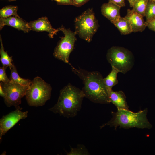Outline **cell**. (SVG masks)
<instances>
[{
  "label": "cell",
  "mask_w": 155,
  "mask_h": 155,
  "mask_svg": "<svg viewBox=\"0 0 155 155\" xmlns=\"http://www.w3.org/2000/svg\"><path fill=\"white\" fill-rule=\"evenodd\" d=\"M10 69L11 73L9 78L10 81L24 86L29 87L30 85L32 80L21 77L18 75L16 67L14 65Z\"/></svg>",
  "instance_id": "e0dca14e"
},
{
  "label": "cell",
  "mask_w": 155,
  "mask_h": 155,
  "mask_svg": "<svg viewBox=\"0 0 155 155\" xmlns=\"http://www.w3.org/2000/svg\"><path fill=\"white\" fill-rule=\"evenodd\" d=\"M143 17L132 10L128 9L124 17L130 22L133 32H143L147 27V23L144 20Z\"/></svg>",
  "instance_id": "7c38bea8"
},
{
  "label": "cell",
  "mask_w": 155,
  "mask_h": 155,
  "mask_svg": "<svg viewBox=\"0 0 155 155\" xmlns=\"http://www.w3.org/2000/svg\"><path fill=\"white\" fill-rule=\"evenodd\" d=\"M0 41L1 48L0 49V61L3 66L9 67L11 69L14 65L12 63L13 61L12 56H9L7 52L5 51L3 45L2 38L0 35Z\"/></svg>",
  "instance_id": "ac0fdd59"
},
{
  "label": "cell",
  "mask_w": 155,
  "mask_h": 155,
  "mask_svg": "<svg viewBox=\"0 0 155 155\" xmlns=\"http://www.w3.org/2000/svg\"><path fill=\"white\" fill-rule=\"evenodd\" d=\"M106 58L112 67L124 74L131 69L134 64L132 53L127 49L122 47H111L108 50Z\"/></svg>",
  "instance_id": "8992f818"
},
{
  "label": "cell",
  "mask_w": 155,
  "mask_h": 155,
  "mask_svg": "<svg viewBox=\"0 0 155 155\" xmlns=\"http://www.w3.org/2000/svg\"><path fill=\"white\" fill-rule=\"evenodd\" d=\"M147 108L136 113L129 110L117 109L116 112H111L112 118L101 126V128L107 125L114 127L115 129L118 126L126 129L133 127L150 129L152 126L147 119Z\"/></svg>",
  "instance_id": "3957f363"
},
{
  "label": "cell",
  "mask_w": 155,
  "mask_h": 155,
  "mask_svg": "<svg viewBox=\"0 0 155 155\" xmlns=\"http://www.w3.org/2000/svg\"><path fill=\"white\" fill-rule=\"evenodd\" d=\"M85 95L82 90L70 83L60 91L57 103L49 110L67 118L77 115Z\"/></svg>",
  "instance_id": "7a4b0ae2"
},
{
  "label": "cell",
  "mask_w": 155,
  "mask_h": 155,
  "mask_svg": "<svg viewBox=\"0 0 155 155\" xmlns=\"http://www.w3.org/2000/svg\"><path fill=\"white\" fill-rule=\"evenodd\" d=\"M137 0H128L129 3L130 7H133L134 4Z\"/></svg>",
  "instance_id": "83f0119b"
},
{
  "label": "cell",
  "mask_w": 155,
  "mask_h": 155,
  "mask_svg": "<svg viewBox=\"0 0 155 155\" xmlns=\"http://www.w3.org/2000/svg\"><path fill=\"white\" fill-rule=\"evenodd\" d=\"M18 9L17 6H5L0 10V18H5L12 16L19 17L17 13Z\"/></svg>",
  "instance_id": "d6986e66"
},
{
  "label": "cell",
  "mask_w": 155,
  "mask_h": 155,
  "mask_svg": "<svg viewBox=\"0 0 155 155\" xmlns=\"http://www.w3.org/2000/svg\"><path fill=\"white\" fill-rule=\"evenodd\" d=\"M75 23L76 34L88 42L92 40L99 27L92 8H88L76 18Z\"/></svg>",
  "instance_id": "5b68a950"
},
{
  "label": "cell",
  "mask_w": 155,
  "mask_h": 155,
  "mask_svg": "<svg viewBox=\"0 0 155 155\" xmlns=\"http://www.w3.org/2000/svg\"><path fill=\"white\" fill-rule=\"evenodd\" d=\"M146 22L147 23V27L149 29L155 32V18L150 21Z\"/></svg>",
  "instance_id": "484cf974"
},
{
  "label": "cell",
  "mask_w": 155,
  "mask_h": 155,
  "mask_svg": "<svg viewBox=\"0 0 155 155\" xmlns=\"http://www.w3.org/2000/svg\"><path fill=\"white\" fill-rule=\"evenodd\" d=\"M19 106L16 109L3 116L0 119V140L2 136L20 120L26 118L28 111H22Z\"/></svg>",
  "instance_id": "9c48e42d"
},
{
  "label": "cell",
  "mask_w": 155,
  "mask_h": 155,
  "mask_svg": "<svg viewBox=\"0 0 155 155\" xmlns=\"http://www.w3.org/2000/svg\"><path fill=\"white\" fill-rule=\"evenodd\" d=\"M0 85L5 94L3 99L6 106H13L16 108L21 104V99L25 96L29 87L11 81L6 82H1Z\"/></svg>",
  "instance_id": "ba28073f"
},
{
  "label": "cell",
  "mask_w": 155,
  "mask_h": 155,
  "mask_svg": "<svg viewBox=\"0 0 155 155\" xmlns=\"http://www.w3.org/2000/svg\"><path fill=\"white\" fill-rule=\"evenodd\" d=\"M56 2L57 3L61 5H74L73 0H52Z\"/></svg>",
  "instance_id": "cb8c5ba5"
},
{
  "label": "cell",
  "mask_w": 155,
  "mask_h": 155,
  "mask_svg": "<svg viewBox=\"0 0 155 155\" xmlns=\"http://www.w3.org/2000/svg\"><path fill=\"white\" fill-rule=\"evenodd\" d=\"M7 0L9 1H16V0Z\"/></svg>",
  "instance_id": "f546056e"
},
{
  "label": "cell",
  "mask_w": 155,
  "mask_h": 155,
  "mask_svg": "<svg viewBox=\"0 0 155 155\" xmlns=\"http://www.w3.org/2000/svg\"><path fill=\"white\" fill-rule=\"evenodd\" d=\"M148 0H138L132 9L134 11L145 17V12Z\"/></svg>",
  "instance_id": "44dd1931"
},
{
  "label": "cell",
  "mask_w": 155,
  "mask_h": 155,
  "mask_svg": "<svg viewBox=\"0 0 155 155\" xmlns=\"http://www.w3.org/2000/svg\"><path fill=\"white\" fill-rule=\"evenodd\" d=\"M58 29L62 32L64 36L61 38L54 49L53 55L55 58L69 64L70 54L73 50L77 40L76 34L75 32H73L63 26Z\"/></svg>",
  "instance_id": "52a82bcc"
},
{
  "label": "cell",
  "mask_w": 155,
  "mask_h": 155,
  "mask_svg": "<svg viewBox=\"0 0 155 155\" xmlns=\"http://www.w3.org/2000/svg\"><path fill=\"white\" fill-rule=\"evenodd\" d=\"M8 67L2 66L0 67V81L1 82H6L10 81L6 74V70Z\"/></svg>",
  "instance_id": "603a6c76"
},
{
  "label": "cell",
  "mask_w": 155,
  "mask_h": 155,
  "mask_svg": "<svg viewBox=\"0 0 155 155\" xmlns=\"http://www.w3.org/2000/svg\"><path fill=\"white\" fill-rule=\"evenodd\" d=\"M145 17L147 22L155 18V0H148L145 10Z\"/></svg>",
  "instance_id": "ffe728a7"
},
{
  "label": "cell",
  "mask_w": 155,
  "mask_h": 155,
  "mask_svg": "<svg viewBox=\"0 0 155 155\" xmlns=\"http://www.w3.org/2000/svg\"><path fill=\"white\" fill-rule=\"evenodd\" d=\"M50 85L39 76L35 77L27 89L25 96L28 105L38 107L44 105L51 97Z\"/></svg>",
  "instance_id": "277c9868"
},
{
  "label": "cell",
  "mask_w": 155,
  "mask_h": 155,
  "mask_svg": "<svg viewBox=\"0 0 155 155\" xmlns=\"http://www.w3.org/2000/svg\"><path fill=\"white\" fill-rule=\"evenodd\" d=\"M113 24L122 34L127 35L133 32L130 22L124 17H121L118 20Z\"/></svg>",
  "instance_id": "9a60e30c"
},
{
  "label": "cell",
  "mask_w": 155,
  "mask_h": 155,
  "mask_svg": "<svg viewBox=\"0 0 155 155\" xmlns=\"http://www.w3.org/2000/svg\"><path fill=\"white\" fill-rule=\"evenodd\" d=\"M69 152H67V155H90L87 149L85 146L82 144H78L77 147L71 148Z\"/></svg>",
  "instance_id": "7402d4cb"
},
{
  "label": "cell",
  "mask_w": 155,
  "mask_h": 155,
  "mask_svg": "<svg viewBox=\"0 0 155 155\" xmlns=\"http://www.w3.org/2000/svg\"></svg>",
  "instance_id": "4dcf8cb0"
},
{
  "label": "cell",
  "mask_w": 155,
  "mask_h": 155,
  "mask_svg": "<svg viewBox=\"0 0 155 155\" xmlns=\"http://www.w3.org/2000/svg\"><path fill=\"white\" fill-rule=\"evenodd\" d=\"M121 8L113 3L108 2L103 4L101 6V13L113 24L118 20L121 17Z\"/></svg>",
  "instance_id": "4fadbf2b"
},
{
  "label": "cell",
  "mask_w": 155,
  "mask_h": 155,
  "mask_svg": "<svg viewBox=\"0 0 155 155\" xmlns=\"http://www.w3.org/2000/svg\"><path fill=\"white\" fill-rule=\"evenodd\" d=\"M108 2L113 3L121 7L125 6V0H108Z\"/></svg>",
  "instance_id": "d4e9b609"
},
{
  "label": "cell",
  "mask_w": 155,
  "mask_h": 155,
  "mask_svg": "<svg viewBox=\"0 0 155 155\" xmlns=\"http://www.w3.org/2000/svg\"><path fill=\"white\" fill-rule=\"evenodd\" d=\"M71 66L72 71L83 81L84 86L82 90L85 97L96 103H110L104 78L100 72L88 71L80 68L77 69Z\"/></svg>",
  "instance_id": "6da1fadb"
},
{
  "label": "cell",
  "mask_w": 155,
  "mask_h": 155,
  "mask_svg": "<svg viewBox=\"0 0 155 155\" xmlns=\"http://www.w3.org/2000/svg\"><path fill=\"white\" fill-rule=\"evenodd\" d=\"M0 96H1L3 98L5 96V93L3 90L2 87L0 85Z\"/></svg>",
  "instance_id": "f1b7e54d"
},
{
  "label": "cell",
  "mask_w": 155,
  "mask_h": 155,
  "mask_svg": "<svg viewBox=\"0 0 155 155\" xmlns=\"http://www.w3.org/2000/svg\"><path fill=\"white\" fill-rule=\"evenodd\" d=\"M5 25L13 27L25 33L31 30L28 22L20 17L12 16L5 18H0V30Z\"/></svg>",
  "instance_id": "8fae6325"
},
{
  "label": "cell",
  "mask_w": 155,
  "mask_h": 155,
  "mask_svg": "<svg viewBox=\"0 0 155 155\" xmlns=\"http://www.w3.org/2000/svg\"><path fill=\"white\" fill-rule=\"evenodd\" d=\"M108 93L110 102L113 104L117 109L129 110L126 97L122 91H114L111 90Z\"/></svg>",
  "instance_id": "5bb4252c"
},
{
  "label": "cell",
  "mask_w": 155,
  "mask_h": 155,
  "mask_svg": "<svg viewBox=\"0 0 155 155\" xmlns=\"http://www.w3.org/2000/svg\"><path fill=\"white\" fill-rule=\"evenodd\" d=\"M74 5L77 7H80L83 5L90 0H73Z\"/></svg>",
  "instance_id": "4316f807"
},
{
  "label": "cell",
  "mask_w": 155,
  "mask_h": 155,
  "mask_svg": "<svg viewBox=\"0 0 155 155\" xmlns=\"http://www.w3.org/2000/svg\"><path fill=\"white\" fill-rule=\"evenodd\" d=\"M31 30L37 32L46 31L48 32V36L51 38L60 31L58 28H53L46 17L40 18L37 20L28 22Z\"/></svg>",
  "instance_id": "30bf717a"
},
{
  "label": "cell",
  "mask_w": 155,
  "mask_h": 155,
  "mask_svg": "<svg viewBox=\"0 0 155 155\" xmlns=\"http://www.w3.org/2000/svg\"><path fill=\"white\" fill-rule=\"evenodd\" d=\"M119 72L117 69L112 67V70L110 73L106 78H104V83L108 92L112 90L113 87L118 83L117 77Z\"/></svg>",
  "instance_id": "2e32d148"
}]
</instances>
